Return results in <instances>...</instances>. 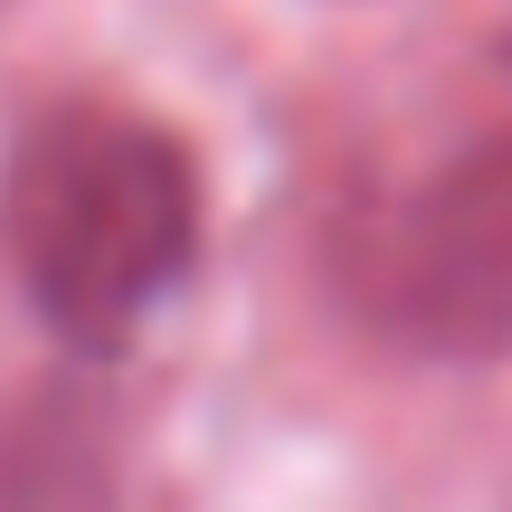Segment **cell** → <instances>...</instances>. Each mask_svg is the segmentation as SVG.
<instances>
[{
	"label": "cell",
	"mask_w": 512,
	"mask_h": 512,
	"mask_svg": "<svg viewBox=\"0 0 512 512\" xmlns=\"http://www.w3.org/2000/svg\"><path fill=\"white\" fill-rule=\"evenodd\" d=\"M0 238H10L29 304L67 342L114 351L190 275V247H200L190 152L143 114L67 105L29 124V143L10 152Z\"/></svg>",
	"instance_id": "1"
},
{
	"label": "cell",
	"mask_w": 512,
	"mask_h": 512,
	"mask_svg": "<svg viewBox=\"0 0 512 512\" xmlns=\"http://www.w3.org/2000/svg\"><path fill=\"white\" fill-rule=\"evenodd\" d=\"M399 323L437 351L512 342V133L427 181L399 238Z\"/></svg>",
	"instance_id": "2"
}]
</instances>
